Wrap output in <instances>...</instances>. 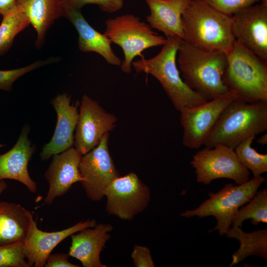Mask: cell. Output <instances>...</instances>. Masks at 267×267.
<instances>
[{
    "mask_svg": "<svg viewBox=\"0 0 267 267\" xmlns=\"http://www.w3.org/2000/svg\"><path fill=\"white\" fill-rule=\"evenodd\" d=\"M267 130V102L233 100L219 117L204 145H223L233 149L245 139Z\"/></svg>",
    "mask_w": 267,
    "mask_h": 267,
    "instance_id": "obj_4",
    "label": "cell"
},
{
    "mask_svg": "<svg viewBox=\"0 0 267 267\" xmlns=\"http://www.w3.org/2000/svg\"><path fill=\"white\" fill-rule=\"evenodd\" d=\"M255 137L251 136L245 139L234 149L240 163L254 177L261 176L267 172V154L259 153L251 146Z\"/></svg>",
    "mask_w": 267,
    "mask_h": 267,
    "instance_id": "obj_26",
    "label": "cell"
},
{
    "mask_svg": "<svg viewBox=\"0 0 267 267\" xmlns=\"http://www.w3.org/2000/svg\"><path fill=\"white\" fill-rule=\"evenodd\" d=\"M109 133L105 134L94 148L82 155L79 164L82 187L93 201H100L106 187L120 176L109 151Z\"/></svg>",
    "mask_w": 267,
    "mask_h": 267,
    "instance_id": "obj_11",
    "label": "cell"
},
{
    "mask_svg": "<svg viewBox=\"0 0 267 267\" xmlns=\"http://www.w3.org/2000/svg\"><path fill=\"white\" fill-rule=\"evenodd\" d=\"M190 164L195 169L197 181L204 184L222 178L232 179L238 185L250 180L251 172L240 163L234 149L223 145L199 150Z\"/></svg>",
    "mask_w": 267,
    "mask_h": 267,
    "instance_id": "obj_8",
    "label": "cell"
},
{
    "mask_svg": "<svg viewBox=\"0 0 267 267\" xmlns=\"http://www.w3.org/2000/svg\"><path fill=\"white\" fill-rule=\"evenodd\" d=\"M131 258L135 267H154L149 249L144 246L135 245Z\"/></svg>",
    "mask_w": 267,
    "mask_h": 267,
    "instance_id": "obj_31",
    "label": "cell"
},
{
    "mask_svg": "<svg viewBox=\"0 0 267 267\" xmlns=\"http://www.w3.org/2000/svg\"><path fill=\"white\" fill-rule=\"evenodd\" d=\"M117 118L98 103L83 96L74 137L75 148L84 155L94 148L102 136L115 128Z\"/></svg>",
    "mask_w": 267,
    "mask_h": 267,
    "instance_id": "obj_12",
    "label": "cell"
},
{
    "mask_svg": "<svg viewBox=\"0 0 267 267\" xmlns=\"http://www.w3.org/2000/svg\"><path fill=\"white\" fill-rule=\"evenodd\" d=\"M57 60L56 58H50L44 60L36 61L20 68L0 70V90L11 91L13 84L19 78L35 69Z\"/></svg>",
    "mask_w": 267,
    "mask_h": 267,
    "instance_id": "obj_28",
    "label": "cell"
},
{
    "mask_svg": "<svg viewBox=\"0 0 267 267\" xmlns=\"http://www.w3.org/2000/svg\"><path fill=\"white\" fill-rule=\"evenodd\" d=\"M245 206L240 207L236 213L232 226L241 227L243 222L251 219L253 225L267 223V190L264 188L257 191Z\"/></svg>",
    "mask_w": 267,
    "mask_h": 267,
    "instance_id": "obj_25",
    "label": "cell"
},
{
    "mask_svg": "<svg viewBox=\"0 0 267 267\" xmlns=\"http://www.w3.org/2000/svg\"><path fill=\"white\" fill-rule=\"evenodd\" d=\"M29 131V127L25 126L13 147L0 155V181L5 179L18 181L35 193L37 190V184L28 170L29 162L35 151L28 136Z\"/></svg>",
    "mask_w": 267,
    "mask_h": 267,
    "instance_id": "obj_18",
    "label": "cell"
},
{
    "mask_svg": "<svg viewBox=\"0 0 267 267\" xmlns=\"http://www.w3.org/2000/svg\"><path fill=\"white\" fill-rule=\"evenodd\" d=\"M5 146V144H2L0 143V148L2 147H4Z\"/></svg>",
    "mask_w": 267,
    "mask_h": 267,
    "instance_id": "obj_36",
    "label": "cell"
},
{
    "mask_svg": "<svg viewBox=\"0 0 267 267\" xmlns=\"http://www.w3.org/2000/svg\"><path fill=\"white\" fill-rule=\"evenodd\" d=\"M16 6L24 14L37 32L36 46H41L47 31L62 16L61 0H18Z\"/></svg>",
    "mask_w": 267,
    "mask_h": 267,
    "instance_id": "obj_22",
    "label": "cell"
},
{
    "mask_svg": "<svg viewBox=\"0 0 267 267\" xmlns=\"http://www.w3.org/2000/svg\"><path fill=\"white\" fill-rule=\"evenodd\" d=\"M236 98L237 94L229 90L202 104L180 111L183 145L191 149L204 145L222 113Z\"/></svg>",
    "mask_w": 267,
    "mask_h": 267,
    "instance_id": "obj_9",
    "label": "cell"
},
{
    "mask_svg": "<svg viewBox=\"0 0 267 267\" xmlns=\"http://www.w3.org/2000/svg\"><path fill=\"white\" fill-rule=\"evenodd\" d=\"M229 238L239 241L240 246L232 255V260L229 267L242 262L251 256L267 259V229H259L247 233L239 226H232L225 234Z\"/></svg>",
    "mask_w": 267,
    "mask_h": 267,
    "instance_id": "obj_23",
    "label": "cell"
},
{
    "mask_svg": "<svg viewBox=\"0 0 267 267\" xmlns=\"http://www.w3.org/2000/svg\"><path fill=\"white\" fill-rule=\"evenodd\" d=\"M257 142L261 145H266L267 143V134L265 133L263 134L260 137H259Z\"/></svg>",
    "mask_w": 267,
    "mask_h": 267,
    "instance_id": "obj_34",
    "label": "cell"
},
{
    "mask_svg": "<svg viewBox=\"0 0 267 267\" xmlns=\"http://www.w3.org/2000/svg\"><path fill=\"white\" fill-rule=\"evenodd\" d=\"M215 9L232 15L238 10L254 4L260 0L267 4V0H203Z\"/></svg>",
    "mask_w": 267,
    "mask_h": 267,
    "instance_id": "obj_29",
    "label": "cell"
},
{
    "mask_svg": "<svg viewBox=\"0 0 267 267\" xmlns=\"http://www.w3.org/2000/svg\"><path fill=\"white\" fill-rule=\"evenodd\" d=\"M18 0H0V14L3 16L11 11L16 6Z\"/></svg>",
    "mask_w": 267,
    "mask_h": 267,
    "instance_id": "obj_33",
    "label": "cell"
},
{
    "mask_svg": "<svg viewBox=\"0 0 267 267\" xmlns=\"http://www.w3.org/2000/svg\"><path fill=\"white\" fill-rule=\"evenodd\" d=\"M112 230L110 224H99L72 234L68 254L80 261L84 267H106L101 262L100 254Z\"/></svg>",
    "mask_w": 267,
    "mask_h": 267,
    "instance_id": "obj_19",
    "label": "cell"
},
{
    "mask_svg": "<svg viewBox=\"0 0 267 267\" xmlns=\"http://www.w3.org/2000/svg\"><path fill=\"white\" fill-rule=\"evenodd\" d=\"M0 267H30L24 255V241L0 246Z\"/></svg>",
    "mask_w": 267,
    "mask_h": 267,
    "instance_id": "obj_27",
    "label": "cell"
},
{
    "mask_svg": "<svg viewBox=\"0 0 267 267\" xmlns=\"http://www.w3.org/2000/svg\"><path fill=\"white\" fill-rule=\"evenodd\" d=\"M82 156L73 147L53 155L44 174L49 187L44 204H51L55 198L67 192L73 184L84 180L79 171Z\"/></svg>",
    "mask_w": 267,
    "mask_h": 267,
    "instance_id": "obj_15",
    "label": "cell"
},
{
    "mask_svg": "<svg viewBox=\"0 0 267 267\" xmlns=\"http://www.w3.org/2000/svg\"><path fill=\"white\" fill-rule=\"evenodd\" d=\"M226 55L222 80L228 89L246 102H267V61L236 40Z\"/></svg>",
    "mask_w": 267,
    "mask_h": 267,
    "instance_id": "obj_5",
    "label": "cell"
},
{
    "mask_svg": "<svg viewBox=\"0 0 267 267\" xmlns=\"http://www.w3.org/2000/svg\"><path fill=\"white\" fill-rule=\"evenodd\" d=\"M79 7L87 4L97 5L101 11L112 13L120 10L124 5V0H64Z\"/></svg>",
    "mask_w": 267,
    "mask_h": 267,
    "instance_id": "obj_30",
    "label": "cell"
},
{
    "mask_svg": "<svg viewBox=\"0 0 267 267\" xmlns=\"http://www.w3.org/2000/svg\"><path fill=\"white\" fill-rule=\"evenodd\" d=\"M7 185L4 180L0 181V195L7 188Z\"/></svg>",
    "mask_w": 267,
    "mask_h": 267,
    "instance_id": "obj_35",
    "label": "cell"
},
{
    "mask_svg": "<svg viewBox=\"0 0 267 267\" xmlns=\"http://www.w3.org/2000/svg\"><path fill=\"white\" fill-rule=\"evenodd\" d=\"M183 41L200 49L227 54L235 41L232 15L203 0H191L182 15Z\"/></svg>",
    "mask_w": 267,
    "mask_h": 267,
    "instance_id": "obj_1",
    "label": "cell"
},
{
    "mask_svg": "<svg viewBox=\"0 0 267 267\" xmlns=\"http://www.w3.org/2000/svg\"><path fill=\"white\" fill-rule=\"evenodd\" d=\"M265 180V178L261 176L236 186L227 183L218 192L208 193L209 198L198 207L186 210L180 216L187 218L213 216L217 220V224L209 232L218 230L221 236L225 235L239 209L254 197Z\"/></svg>",
    "mask_w": 267,
    "mask_h": 267,
    "instance_id": "obj_6",
    "label": "cell"
},
{
    "mask_svg": "<svg viewBox=\"0 0 267 267\" xmlns=\"http://www.w3.org/2000/svg\"><path fill=\"white\" fill-rule=\"evenodd\" d=\"M177 63L185 83L207 101L229 91L222 80L227 63L225 53L204 51L182 41Z\"/></svg>",
    "mask_w": 267,
    "mask_h": 267,
    "instance_id": "obj_3",
    "label": "cell"
},
{
    "mask_svg": "<svg viewBox=\"0 0 267 267\" xmlns=\"http://www.w3.org/2000/svg\"><path fill=\"white\" fill-rule=\"evenodd\" d=\"M104 196L107 198L105 210L109 215L131 221L147 207L151 193L149 188L132 172L112 181Z\"/></svg>",
    "mask_w": 267,
    "mask_h": 267,
    "instance_id": "obj_10",
    "label": "cell"
},
{
    "mask_svg": "<svg viewBox=\"0 0 267 267\" xmlns=\"http://www.w3.org/2000/svg\"><path fill=\"white\" fill-rule=\"evenodd\" d=\"M232 17L235 40L267 61V4L251 5L236 12Z\"/></svg>",
    "mask_w": 267,
    "mask_h": 267,
    "instance_id": "obj_13",
    "label": "cell"
},
{
    "mask_svg": "<svg viewBox=\"0 0 267 267\" xmlns=\"http://www.w3.org/2000/svg\"><path fill=\"white\" fill-rule=\"evenodd\" d=\"M33 219L32 213L21 205L0 202V246L24 241Z\"/></svg>",
    "mask_w": 267,
    "mask_h": 267,
    "instance_id": "obj_21",
    "label": "cell"
},
{
    "mask_svg": "<svg viewBox=\"0 0 267 267\" xmlns=\"http://www.w3.org/2000/svg\"><path fill=\"white\" fill-rule=\"evenodd\" d=\"M150 14L146 17L151 28L162 32L168 38L184 34L182 15L191 0H145Z\"/></svg>",
    "mask_w": 267,
    "mask_h": 267,
    "instance_id": "obj_20",
    "label": "cell"
},
{
    "mask_svg": "<svg viewBox=\"0 0 267 267\" xmlns=\"http://www.w3.org/2000/svg\"><path fill=\"white\" fill-rule=\"evenodd\" d=\"M105 24L104 35L123 51L124 59L120 66L126 74L131 73L136 56L147 48L163 46L167 42L166 38L154 32L148 23L131 14L109 18Z\"/></svg>",
    "mask_w": 267,
    "mask_h": 267,
    "instance_id": "obj_7",
    "label": "cell"
},
{
    "mask_svg": "<svg viewBox=\"0 0 267 267\" xmlns=\"http://www.w3.org/2000/svg\"><path fill=\"white\" fill-rule=\"evenodd\" d=\"M61 1L62 16L69 20L78 32L79 49L84 52L96 53L109 64L120 66L122 61L113 51L111 41L88 23L81 12V8L64 0Z\"/></svg>",
    "mask_w": 267,
    "mask_h": 267,
    "instance_id": "obj_16",
    "label": "cell"
},
{
    "mask_svg": "<svg viewBox=\"0 0 267 267\" xmlns=\"http://www.w3.org/2000/svg\"><path fill=\"white\" fill-rule=\"evenodd\" d=\"M167 38L160 51L149 59L133 61L132 66L138 73L155 78L160 83L175 108L179 112L204 103L207 100L190 89L183 81L177 64V55L183 40L177 36Z\"/></svg>",
    "mask_w": 267,
    "mask_h": 267,
    "instance_id": "obj_2",
    "label": "cell"
},
{
    "mask_svg": "<svg viewBox=\"0 0 267 267\" xmlns=\"http://www.w3.org/2000/svg\"><path fill=\"white\" fill-rule=\"evenodd\" d=\"M30 25L26 16L17 6L2 16L0 24V56L10 49L16 35Z\"/></svg>",
    "mask_w": 267,
    "mask_h": 267,
    "instance_id": "obj_24",
    "label": "cell"
},
{
    "mask_svg": "<svg viewBox=\"0 0 267 267\" xmlns=\"http://www.w3.org/2000/svg\"><path fill=\"white\" fill-rule=\"evenodd\" d=\"M96 225L94 220L81 221L66 229L46 232L40 230L33 219L24 241L25 258L30 267H43L54 248L72 234Z\"/></svg>",
    "mask_w": 267,
    "mask_h": 267,
    "instance_id": "obj_14",
    "label": "cell"
},
{
    "mask_svg": "<svg viewBox=\"0 0 267 267\" xmlns=\"http://www.w3.org/2000/svg\"><path fill=\"white\" fill-rule=\"evenodd\" d=\"M51 103L56 112L57 123L52 138L40 153L43 161L73 147L74 132L79 118L77 106L71 105V97L67 94H58Z\"/></svg>",
    "mask_w": 267,
    "mask_h": 267,
    "instance_id": "obj_17",
    "label": "cell"
},
{
    "mask_svg": "<svg viewBox=\"0 0 267 267\" xmlns=\"http://www.w3.org/2000/svg\"><path fill=\"white\" fill-rule=\"evenodd\" d=\"M69 255L65 253L50 254L44 265V267H78L69 261Z\"/></svg>",
    "mask_w": 267,
    "mask_h": 267,
    "instance_id": "obj_32",
    "label": "cell"
}]
</instances>
